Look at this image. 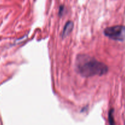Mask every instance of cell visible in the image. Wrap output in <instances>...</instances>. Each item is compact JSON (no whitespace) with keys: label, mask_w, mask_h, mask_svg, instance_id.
<instances>
[{"label":"cell","mask_w":125,"mask_h":125,"mask_svg":"<svg viewBox=\"0 0 125 125\" xmlns=\"http://www.w3.org/2000/svg\"><path fill=\"white\" fill-rule=\"evenodd\" d=\"M75 68L77 73L85 78L102 76L108 72V67L106 64L87 54L78 55Z\"/></svg>","instance_id":"cell-1"},{"label":"cell","mask_w":125,"mask_h":125,"mask_svg":"<svg viewBox=\"0 0 125 125\" xmlns=\"http://www.w3.org/2000/svg\"><path fill=\"white\" fill-rule=\"evenodd\" d=\"M73 23L71 21H68L66 23L65 25L64 26L63 31L62 32V37H65L67 35L70 34L71 32L73 30Z\"/></svg>","instance_id":"cell-3"},{"label":"cell","mask_w":125,"mask_h":125,"mask_svg":"<svg viewBox=\"0 0 125 125\" xmlns=\"http://www.w3.org/2000/svg\"><path fill=\"white\" fill-rule=\"evenodd\" d=\"M63 7L62 6L59 9V14L61 15L62 13H63Z\"/></svg>","instance_id":"cell-4"},{"label":"cell","mask_w":125,"mask_h":125,"mask_svg":"<svg viewBox=\"0 0 125 125\" xmlns=\"http://www.w3.org/2000/svg\"><path fill=\"white\" fill-rule=\"evenodd\" d=\"M104 34L112 40L123 41L125 40V26L117 25L109 27L104 29Z\"/></svg>","instance_id":"cell-2"}]
</instances>
